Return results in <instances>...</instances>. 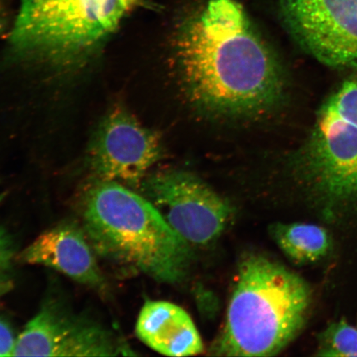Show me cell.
I'll list each match as a JSON object with an SVG mask.
<instances>
[{
  "label": "cell",
  "mask_w": 357,
  "mask_h": 357,
  "mask_svg": "<svg viewBox=\"0 0 357 357\" xmlns=\"http://www.w3.org/2000/svg\"><path fill=\"white\" fill-rule=\"evenodd\" d=\"M176 53L187 95L206 111L252 117L284 100L278 58L234 0H211L183 28Z\"/></svg>",
  "instance_id": "obj_1"
},
{
  "label": "cell",
  "mask_w": 357,
  "mask_h": 357,
  "mask_svg": "<svg viewBox=\"0 0 357 357\" xmlns=\"http://www.w3.org/2000/svg\"><path fill=\"white\" fill-rule=\"evenodd\" d=\"M84 231L93 251L149 275L176 284L188 275L191 245L145 196L115 181H100L87 192Z\"/></svg>",
  "instance_id": "obj_2"
},
{
  "label": "cell",
  "mask_w": 357,
  "mask_h": 357,
  "mask_svg": "<svg viewBox=\"0 0 357 357\" xmlns=\"http://www.w3.org/2000/svg\"><path fill=\"white\" fill-rule=\"evenodd\" d=\"M312 301L309 284L262 254L242 259L225 325L211 347L220 356H273L305 326Z\"/></svg>",
  "instance_id": "obj_3"
},
{
  "label": "cell",
  "mask_w": 357,
  "mask_h": 357,
  "mask_svg": "<svg viewBox=\"0 0 357 357\" xmlns=\"http://www.w3.org/2000/svg\"><path fill=\"white\" fill-rule=\"evenodd\" d=\"M145 0H21L10 35L13 52L58 69H73L100 52L128 13Z\"/></svg>",
  "instance_id": "obj_4"
},
{
  "label": "cell",
  "mask_w": 357,
  "mask_h": 357,
  "mask_svg": "<svg viewBox=\"0 0 357 357\" xmlns=\"http://www.w3.org/2000/svg\"><path fill=\"white\" fill-rule=\"evenodd\" d=\"M294 167L324 216L356 211L357 79L343 82L320 107Z\"/></svg>",
  "instance_id": "obj_5"
},
{
  "label": "cell",
  "mask_w": 357,
  "mask_h": 357,
  "mask_svg": "<svg viewBox=\"0 0 357 357\" xmlns=\"http://www.w3.org/2000/svg\"><path fill=\"white\" fill-rule=\"evenodd\" d=\"M140 186L144 196L190 245L215 242L233 218L231 204L193 174L160 172L146 176Z\"/></svg>",
  "instance_id": "obj_6"
},
{
  "label": "cell",
  "mask_w": 357,
  "mask_h": 357,
  "mask_svg": "<svg viewBox=\"0 0 357 357\" xmlns=\"http://www.w3.org/2000/svg\"><path fill=\"white\" fill-rule=\"evenodd\" d=\"M280 3L290 33L303 50L332 68H357V0Z\"/></svg>",
  "instance_id": "obj_7"
},
{
  "label": "cell",
  "mask_w": 357,
  "mask_h": 357,
  "mask_svg": "<svg viewBox=\"0 0 357 357\" xmlns=\"http://www.w3.org/2000/svg\"><path fill=\"white\" fill-rule=\"evenodd\" d=\"M128 351L105 326L50 301L17 337L13 356H116Z\"/></svg>",
  "instance_id": "obj_8"
},
{
  "label": "cell",
  "mask_w": 357,
  "mask_h": 357,
  "mask_svg": "<svg viewBox=\"0 0 357 357\" xmlns=\"http://www.w3.org/2000/svg\"><path fill=\"white\" fill-rule=\"evenodd\" d=\"M162 155L155 132L122 110L102 120L89 150V162L100 181L140 185Z\"/></svg>",
  "instance_id": "obj_9"
},
{
  "label": "cell",
  "mask_w": 357,
  "mask_h": 357,
  "mask_svg": "<svg viewBox=\"0 0 357 357\" xmlns=\"http://www.w3.org/2000/svg\"><path fill=\"white\" fill-rule=\"evenodd\" d=\"M20 258L29 264L53 268L93 289L106 287L86 233L73 223L66 222L45 231Z\"/></svg>",
  "instance_id": "obj_10"
},
{
  "label": "cell",
  "mask_w": 357,
  "mask_h": 357,
  "mask_svg": "<svg viewBox=\"0 0 357 357\" xmlns=\"http://www.w3.org/2000/svg\"><path fill=\"white\" fill-rule=\"evenodd\" d=\"M138 338L167 356H191L204 350L197 328L188 312L175 303L147 301L136 324Z\"/></svg>",
  "instance_id": "obj_11"
},
{
  "label": "cell",
  "mask_w": 357,
  "mask_h": 357,
  "mask_svg": "<svg viewBox=\"0 0 357 357\" xmlns=\"http://www.w3.org/2000/svg\"><path fill=\"white\" fill-rule=\"evenodd\" d=\"M271 236L290 261L310 264L324 258L332 248V238L324 227L307 223H278Z\"/></svg>",
  "instance_id": "obj_12"
},
{
  "label": "cell",
  "mask_w": 357,
  "mask_h": 357,
  "mask_svg": "<svg viewBox=\"0 0 357 357\" xmlns=\"http://www.w3.org/2000/svg\"><path fill=\"white\" fill-rule=\"evenodd\" d=\"M317 356H357V329L345 319L330 324L319 335Z\"/></svg>",
  "instance_id": "obj_13"
},
{
  "label": "cell",
  "mask_w": 357,
  "mask_h": 357,
  "mask_svg": "<svg viewBox=\"0 0 357 357\" xmlns=\"http://www.w3.org/2000/svg\"><path fill=\"white\" fill-rule=\"evenodd\" d=\"M16 342L10 325L0 319V356H13Z\"/></svg>",
  "instance_id": "obj_14"
},
{
  "label": "cell",
  "mask_w": 357,
  "mask_h": 357,
  "mask_svg": "<svg viewBox=\"0 0 357 357\" xmlns=\"http://www.w3.org/2000/svg\"><path fill=\"white\" fill-rule=\"evenodd\" d=\"M4 194L0 195V202L3 199ZM13 245L8 238L6 231L0 229V257L8 261H10L13 256Z\"/></svg>",
  "instance_id": "obj_15"
},
{
  "label": "cell",
  "mask_w": 357,
  "mask_h": 357,
  "mask_svg": "<svg viewBox=\"0 0 357 357\" xmlns=\"http://www.w3.org/2000/svg\"><path fill=\"white\" fill-rule=\"evenodd\" d=\"M10 261H8L6 260H4V259L0 257V284L3 283V278H2V276L8 270V266H10Z\"/></svg>",
  "instance_id": "obj_16"
},
{
  "label": "cell",
  "mask_w": 357,
  "mask_h": 357,
  "mask_svg": "<svg viewBox=\"0 0 357 357\" xmlns=\"http://www.w3.org/2000/svg\"><path fill=\"white\" fill-rule=\"evenodd\" d=\"M6 17H4V15L1 10H0V37L3 35L4 33V31H6Z\"/></svg>",
  "instance_id": "obj_17"
}]
</instances>
